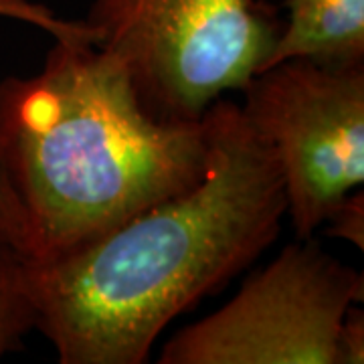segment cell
I'll return each mask as SVG.
<instances>
[{"mask_svg":"<svg viewBox=\"0 0 364 364\" xmlns=\"http://www.w3.org/2000/svg\"><path fill=\"white\" fill-rule=\"evenodd\" d=\"M0 239L9 241L28 257L31 253L28 225L2 164H0Z\"/></svg>","mask_w":364,"mask_h":364,"instance_id":"30bf717a","label":"cell"},{"mask_svg":"<svg viewBox=\"0 0 364 364\" xmlns=\"http://www.w3.org/2000/svg\"><path fill=\"white\" fill-rule=\"evenodd\" d=\"M363 298V273L314 237L296 239L223 308L178 330L158 363L338 364L340 326Z\"/></svg>","mask_w":364,"mask_h":364,"instance_id":"277c9868","label":"cell"},{"mask_svg":"<svg viewBox=\"0 0 364 364\" xmlns=\"http://www.w3.org/2000/svg\"><path fill=\"white\" fill-rule=\"evenodd\" d=\"M83 23L150 116L198 122L265 65L282 23L255 0H91Z\"/></svg>","mask_w":364,"mask_h":364,"instance_id":"3957f363","label":"cell"},{"mask_svg":"<svg viewBox=\"0 0 364 364\" xmlns=\"http://www.w3.org/2000/svg\"><path fill=\"white\" fill-rule=\"evenodd\" d=\"M39 308L33 294L28 257L0 239V360L23 350L26 334L37 330Z\"/></svg>","mask_w":364,"mask_h":364,"instance_id":"52a82bcc","label":"cell"},{"mask_svg":"<svg viewBox=\"0 0 364 364\" xmlns=\"http://www.w3.org/2000/svg\"><path fill=\"white\" fill-rule=\"evenodd\" d=\"M336 358L338 364H363L364 363V312L360 304H354L342 320L336 342Z\"/></svg>","mask_w":364,"mask_h":364,"instance_id":"8fae6325","label":"cell"},{"mask_svg":"<svg viewBox=\"0 0 364 364\" xmlns=\"http://www.w3.org/2000/svg\"><path fill=\"white\" fill-rule=\"evenodd\" d=\"M208 160L193 188L47 263L28 261L37 330L61 364H142L162 330L272 247L282 170L233 100L205 112Z\"/></svg>","mask_w":364,"mask_h":364,"instance_id":"6da1fadb","label":"cell"},{"mask_svg":"<svg viewBox=\"0 0 364 364\" xmlns=\"http://www.w3.org/2000/svg\"><path fill=\"white\" fill-rule=\"evenodd\" d=\"M0 16L13 18L26 25L41 28L51 35L53 41L63 43H95V35L90 26L81 21H67L53 13L45 4L33 0H0Z\"/></svg>","mask_w":364,"mask_h":364,"instance_id":"ba28073f","label":"cell"},{"mask_svg":"<svg viewBox=\"0 0 364 364\" xmlns=\"http://www.w3.org/2000/svg\"><path fill=\"white\" fill-rule=\"evenodd\" d=\"M282 26L261 69L286 59L326 65H364V0H286Z\"/></svg>","mask_w":364,"mask_h":364,"instance_id":"8992f818","label":"cell"},{"mask_svg":"<svg viewBox=\"0 0 364 364\" xmlns=\"http://www.w3.org/2000/svg\"><path fill=\"white\" fill-rule=\"evenodd\" d=\"M241 93L243 116L279 164L296 239L314 237L364 182V65L286 59Z\"/></svg>","mask_w":364,"mask_h":364,"instance_id":"5b68a950","label":"cell"},{"mask_svg":"<svg viewBox=\"0 0 364 364\" xmlns=\"http://www.w3.org/2000/svg\"><path fill=\"white\" fill-rule=\"evenodd\" d=\"M205 119L150 116L116 55L55 41L39 73L0 81V164L47 263L205 176Z\"/></svg>","mask_w":364,"mask_h":364,"instance_id":"7a4b0ae2","label":"cell"},{"mask_svg":"<svg viewBox=\"0 0 364 364\" xmlns=\"http://www.w3.org/2000/svg\"><path fill=\"white\" fill-rule=\"evenodd\" d=\"M326 233L336 239H344L363 251L364 249V193L354 188L340 200L328 215Z\"/></svg>","mask_w":364,"mask_h":364,"instance_id":"9c48e42d","label":"cell"}]
</instances>
